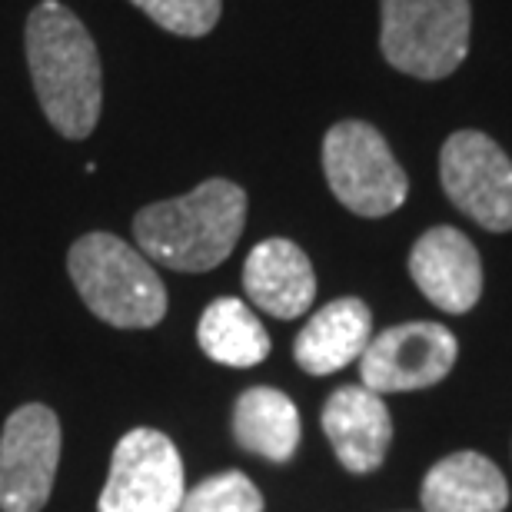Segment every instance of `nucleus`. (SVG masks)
I'll return each mask as SVG.
<instances>
[{"mask_svg": "<svg viewBox=\"0 0 512 512\" xmlns=\"http://www.w3.org/2000/svg\"><path fill=\"white\" fill-rule=\"evenodd\" d=\"M446 197L483 230H512V160L479 130H459L439 153Z\"/></svg>", "mask_w": 512, "mask_h": 512, "instance_id": "nucleus-7", "label": "nucleus"}, {"mask_svg": "<svg viewBox=\"0 0 512 512\" xmlns=\"http://www.w3.org/2000/svg\"><path fill=\"white\" fill-rule=\"evenodd\" d=\"M197 340L213 363L233 366V370H247L270 356V336L263 323L237 296H220L203 310Z\"/></svg>", "mask_w": 512, "mask_h": 512, "instance_id": "nucleus-16", "label": "nucleus"}, {"mask_svg": "<svg viewBox=\"0 0 512 512\" xmlns=\"http://www.w3.org/2000/svg\"><path fill=\"white\" fill-rule=\"evenodd\" d=\"M459 343L443 323L389 326L360 356V380L373 393H409L446 380L456 366Z\"/></svg>", "mask_w": 512, "mask_h": 512, "instance_id": "nucleus-9", "label": "nucleus"}, {"mask_svg": "<svg viewBox=\"0 0 512 512\" xmlns=\"http://www.w3.org/2000/svg\"><path fill=\"white\" fill-rule=\"evenodd\" d=\"M243 290L263 313L276 320H296L316 300V273L310 256L283 237L256 243L243 263Z\"/></svg>", "mask_w": 512, "mask_h": 512, "instance_id": "nucleus-12", "label": "nucleus"}, {"mask_svg": "<svg viewBox=\"0 0 512 512\" xmlns=\"http://www.w3.org/2000/svg\"><path fill=\"white\" fill-rule=\"evenodd\" d=\"M469 0H383L380 47L389 67L416 80L456 74L469 54Z\"/></svg>", "mask_w": 512, "mask_h": 512, "instance_id": "nucleus-4", "label": "nucleus"}, {"mask_svg": "<svg viewBox=\"0 0 512 512\" xmlns=\"http://www.w3.org/2000/svg\"><path fill=\"white\" fill-rule=\"evenodd\" d=\"M409 276L443 313H469L483 296V260L456 227H433L409 253Z\"/></svg>", "mask_w": 512, "mask_h": 512, "instance_id": "nucleus-10", "label": "nucleus"}, {"mask_svg": "<svg viewBox=\"0 0 512 512\" xmlns=\"http://www.w3.org/2000/svg\"><path fill=\"white\" fill-rule=\"evenodd\" d=\"M67 273L87 310L117 330H150L167 316V286L153 263L114 233L74 240Z\"/></svg>", "mask_w": 512, "mask_h": 512, "instance_id": "nucleus-3", "label": "nucleus"}, {"mask_svg": "<svg viewBox=\"0 0 512 512\" xmlns=\"http://www.w3.org/2000/svg\"><path fill=\"white\" fill-rule=\"evenodd\" d=\"M130 4L177 37H207L223 14V0H130Z\"/></svg>", "mask_w": 512, "mask_h": 512, "instance_id": "nucleus-18", "label": "nucleus"}, {"mask_svg": "<svg viewBox=\"0 0 512 512\" xmlns=\"http://www.w3.org/2000/svg\"><path fill=\"white\" fill-rule=\"evenodd\" d=\"M180 512H263V496L250 483V476L230 469L193 486L183 496Z\"/></svg>", "mask_w": 512, "mask_h": 512, "instance_id": "nucleus-17", "label": "nucleus"}, {"mask_svg": "<svg viewBox=\"0 0 512 512\" xmlns=\"http://www.w3.org/2000/svg\"><path fill=\"white\" fill-rule=\"evenodd\" d=\"M27 67L47 124L67 140H87L104 107L97 44L60 0H40L27 17Z\"/></svg>", "mask_w": 512, "mask_h": 512, "instance_id": "nucleus-1", "label": "nucleus"}, {"mask_svg": "<svg viewBox=\"0 0 512 512\" xmlns=\"http://www.w3.org/2000/svg\"><path fill=\"white\" fill-rule=\"evenodd\" d=\"M323 173L333 197L356 217H386L406 203L409 180L383 133L363 120H343L323 140Z\"/></svg>", "mask_w": 512, "mask_h": 512, "instance_id": "nucleus-5", "label": "nucleus"}, {"mask_svg": "<svg viewBox=\"0 0 512 512\" xmlns=\"http://www.w3.org/2000/svg\"><path fill=\"white\" fill-rule=\"evenodd\" d=\"M247 193L233 180H203L183 197L160 200L133 217V240L147 260L177 273H207L237 247Z\"/></svg>", "mask_w": 512, "mask_h": 512, "instance_id": "nucleus-2", "label": "nucleus"}, {"mask_svg": "<svg viewBox=\"0 0 512 512\" xmlns=\"http://www.w3.org/2000/svg\"><path fill=\"white\" fill-rule=\"evenodd\" d=\"M233 436L253 456L286 463L300 446V413L286 393L273 386L247 389L233 406Z\"/></svg>", "mask_w": 512, "mask_h": 512, "instance_id": "nucleus-15", "label": "nucleus"}, {"mask_svg": "<svg viewBox=\"0 0 512 512\" xmlns=\"http://www.w3.org/2000/svg\"><path fill=\"white\" fill-rule=\"evenodd\" d=\"M183 496V459L173 439L157 429H130L110 459L97 512H180Z\"/></svg>", "mask_w": 512, "mask_h": 512, "instance_id": "nucleus-6", "label": "nucleus"}, {"mask_svg": "<svg viewBox=\"0 0 512 512\" xmlns=\"http://www.w3.org/2000/svg\"><path fill=\"white\" fill-rule=\"evenodd\" d=\"M373 340V313L356 296L326 303L323 310L310 316L300 336L293 343L296 366L310 376H330L353 360H360L363 350Z\"/></svg>", "mask_w": 512, "mask_h": 512, "instance_id": "nucleus-13", "label": "nucleus"}, {"mask_svg": "<svg viewBox=\"0 0 512 512\" xmlns=\"http://www.w3.org/2000/svg\"><path fill=\"white\" fill-rule=\"evenodd\" d=\"M323 433L343 469L366 476L383 466L393 443V419L380 393L366 386H343L323 406Z\"/></svg>", "mask_w": 512, "mask_h": 512, "instance_id": "nucleus-11", "label": "nucleus"}, {"mask_svg": "<svg viewBox=\"0 0 512 512\" xmlns=\"http://www.w3.org/2000/svg\"><path fill=\"white\" fill-rule=\"evenodd\" d=\"M60 419L44 403L14 409L0 433V512H40L54 489Z\"/></svg>", "mask_w": 512, "mask_h": 512, "instance_id": "nucleus-8", "label": "nucleus"}, {"mask_svg": "<svg viewBox=\"0 0 512 512\" xmlns=\"http://www.w3.org/2000/svg\"><path fill=\"white\" fill-rule=\"evenodd\" d=\"M419 503L423 512H503L509 486L483 453H453L426 473Z\"/></svg>", "mask_w": 512, "mask_h": 512, "instance_id": "nucleus-14", "label": "nucleus"}]
</instances>
